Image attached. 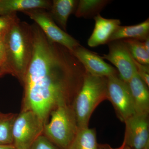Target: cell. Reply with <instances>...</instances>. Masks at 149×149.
I'll return each instance as SVG.
<instances>
[{"label": "cell", "mask_w": 149, "mask_h": 149, "mask_svg": "<svg viewBox=\"0 0 149 149\" xmlns=\"http://www.w3.org/2000/svg\"><path fill=\"white\" fill-rule=\"evenodd\" d=\"M31 26L33 53L22 84L21 109L34 111L45 124L56 107L72 104L85 70L68 49L49 40L36 23Z\"/></svg>", "instance_id": "6da1fadb"}, {"label": "cell", "mask_w": 149, "mask_h": 149, "mask_svg": "<svg viewBox=\"0 0 149 149\" xmlns=\"http://www.w3.org/2000/svg\"><path fill=\"white\" fill-rule=\"evenodd\" d=\"M6 61L8 74L22 85L32 59L33 35L32 26L17 19L4 35Z\"/></svg>", "instance_id": "7a4b0ae2"}, {"label": "cell", "mask_w": 149, "mask_h": 149, "mask_svg": "<svg viewBox=\"0 0 149 149\" xmlns=\"http://www.w3.org/2000/svg\"><path fill=\"white\" fill-rule=\"evenodd\" d=\"M106 99L107 77L94 76L85 71L81 88L72 103L78 129L88 127L93 111Z\"/></svg>", "instance_id": "3957f363"}, {"label": "cell", "mask_w": 149, "mask_h": 149, "mask_svg": "<svg viewBox=\"0 0 149 149\" xmlns=\"http://www.w3.org/2000/svg\"><path fill=\"white\" fill-rule=\"evenodd\" d=\"M44 125L43 135L59 149H68L78 130L72 104H63L50 113Z\"/></svg>", "instance_id": "277c9868"}, {"label": "cell", "mask_w": 149, "mask_h": 149, "mask_svg": "<svg viewBox=\"0 0 149 149\" xmlns=\"http://www.w3.org/2000/svg\"><path fill=\"white\" fill-rule=\"evenodd\" d=\"M45 123L34 111L21 109L17 115L12 133L16 148L29 149L32 143L43 135Z\"/></svg>", "instance_id": "5b68a950"}, {"label": "cell", "mask_w": 149, "mask_h": 149, "mask_svg": "<svg viewBox=\"0 0 149 149\" xmlns=\"http://www.w3.org/2000/svg\"><path fill=\"white\" fill-rule=\"evenodd\" d=\"M22 12L34 20L52 42L63 46L72 53L80 45L77 40L59 27L46 10L36 9Z\"/></svg>", "instance_id": "8992f818"}, {"label": "cell", "mask_w": 149, "mask_h": 149, "mask_svg": "<svg viewBox=\"0 0 149 149\" xmlns=\"http://www.w3.org/2000/svg\"><path fill=\"white\" fill-rule=\"evenodd\" d=\"M107 99L120 120L124 122L136 113L128 83L121 80L118 74L107 77Z\"/></svg>", "instance_id": "52a82bcc"}, {"label": "cell", "mask_w": 149, "mask_h": 149, "mask_svg": "<svg viewBox=\"0 0 149 149\" xmlns=\"http://www.w3.org/2000/svg\"><path fill=\"white\" fill-rule=\"evenodd\" d=\"M124 122L125 124L124 147L128 149L149 148L148 114L135 113Z\"/></svg>", "instance_id": "ba28073f"}, {"label": "cell", "mask_w": 149, "mask_h": 149, "mask_svg": "<svg viewBox=\"0 0 149 149\" xmlns=\"http://www.w3.org/2000/svg\"><path fill=\"white\" fill-rule=\"evenodd\" d=\"M107 44L109 52L101 57L114 65L119 77L128 83L137 72L133 59L128 48L122 40L112 41Z\"/></svg>", "instance_id": "9c48e42d"}, {"label": "cell", "mask_w": 149, "mask_h": 149, "mask_svg": "<svg viewBox=\"0 0 149 149\" xmlns=\"http://www.w3.org/2000/svg\"><path fill=\"white\" fill-rule=\"evenodd\" d=\"M85 71L94 76L108 77L118 74L117 70L104 61L101 56L80 45L72 52Z\"/></svg>", "instance_id": "30bf717a"}, {"label": "cell", "mask_w": 149, "mask_h": 149, "mask_svg": "<svg viewBox=\"0 0 149 149\" xmlns=\"http://www.w3.org/2000/svg\"><path fill=\"white\" fill-rule=\"evenodd\" d=\"M94 19L95 27L88 41V45L91 47L107 44L113 32L121 25L120 19L104 18L100 14Z\"/></svg>", "instance_id": "8fae6325"}, {"label": "cell", "mask_w": 149, "mask_h": 149, "mask_svg": "<svg viewBox=\"0 0 149 149\" xmlns=\"http://www.w3.org/2000/svg\"><path fill=\"white\" fill-rule=\"evenodd\" d=\"M133 99L136 113L148 114V87L141 79L137 72L128 83Z\"/></svg>", "instance_id": "7c38bea8"}, {"label": "cell", "mask_w": 149, "mask_h": 149, "mask_svg": "<svg viewBox=\"0 0 149 149\" xmlns=\"http://www.w3.org/2000/svg\"><path fill=\"white\" fill-rule=\"evenodd\" d=\"M52 2L48 0H0V13L7 14L36 9L49 10Z\"/></svg>", "instance_id": "4fadbf2b"}, {"label": "cell", "mask_w": 149, "mask_h": 149, "mask_svg": "<svg viewBox=\"0 0 149 149\" xmlns=\"http://www.w3.org/2000/svg\"><path fill=\"white\" fill-rule=\"evenodd\" d=\"M52 1L49 13L59 27L65 32L68 18L75 12L78 1L53 0Z\"/></svg>", "instance_id": "5bb4252c"}, {"label": "cell", "mask_w": 149, "mask_h": 149, "mask_svg": "<svg viewBox=\"0 0 149 149\" xmlns=\"http://www.w3.org/2000/svg\"><path fill=\"white\" fill-rule=\"evenodd\" d=\"M149 19L140 24L130 26L120 25L113 32L109 43L112 41L134 39L143 42L149 37Z\"/></svg>", "instance_id": "9a60e30c"}, {"label": "cell", "mask_w": 149, "mask_h": 149, "mask_svg": "<svg viewBox=\"0 0 149 149\" xmlns=\"http://www.w3.org/2000/svg\"><path fill=\"white\" fill-rule=\"evenodd\" d=\"M68 149H99L95 129L88 127L78 129Z\"/></svg>", "instance_id": "2e32d148"}, {"label": "cell", "mask_w": 149, "mask_h": 149, "mask_svg": "<svg viewBox=\"0 0 149 149\" xmlns=\"http://www.w3.org/2000/svg\"><path fill=\"white\" fill-rule=\"evenodd\" d=\"M111 2L109 0L78 1L74 12L75 15L77 17L94 18Z\"/></svg>", "instance_id": "e0dca14e"}, {"label": "cell", "mask_w": 149, "mask_h": 149, "mask_svg": "<svg viewBox=\"0 0 149 149\" xmlns=\"http://www.w3.org/2000/svg\"><path fill=\"white\" fill-rule=\"evenodd\" d=\"M16 113H3L0 116V146L13 145L12 129Z\"/></svg>", "instance_id": "ac0fdd59"}, {"label": "cell", "mask_w": 149, "mask_h": 149, "mask_svg": "<svg viewBox=\"0 0 149 149\" xmlns=\"http://www.w3.org/2000/svg\"><path fill=\"white\" fill-rule=\"evenodd\" d=\"M122 40L125 43L134 60L140 64L149 65V54L145 49L143 42L134 39Z\"/></svg>", "instance_id": "d6986e66"}, {"label": "cell", "mask_w": 149, "mask_h": 149, "mask_svg": "<svg viewBox=\"0 0 149 149\" xmlns=\"http://www.w3.org/2000/svg\"><path fill=\"white\" fill-rule=\"evenodd\" d=\"M18 18L16 13L7 14L0 13V34L6 33Z\"/></svg>", "instance_id": "ffe728a7"}, {"label": "cell", "mask_w": 149, "mask_h": 149, "mask_svg": "<svg viewBox=\"0 0 149 149\" xmlns=\"http://www.w3.org/2000/svg\"><path fill=\"white\" fill-rule=\"evenodd\" d=\"M29 149H59L45 136H40Z\"/></svg>", "instance_id": "44dd1931"}, {"label": "cell", "mask_w": 149, "mask_h": 149, "mask_svg": "<svg viewBox=\"0 0 149 149\" xmlns=\"http://www.w3.org/2000/svg\"><path fill=\"white\" fill-rule=\"evenodd\" d=\"M134 61L137 74L141 79L149 86V65L140 64L136 61Z\"/></svg>", "instance_id": "7402d4cb"}, {"label": "cell", "mask_w": 149, "mask_h": 149, "mask_svg": "<svg viewBox=\"0 0 149 149\" xmlns=\"http://www.w3.org/2000/svg\"><path fill=\"white\" fill-rule=\"evenodd\" d=\"M4 35V34H0V63L5 67V65L6 61V54Z\"/></svg>", "instance_id": "603a6c76"}, {"label": "cell", "mask_w": 149, "mask_h": 149, "mask_svg": "<svg viewBox=\"0 0 149 149\" xmlns=\"http://www.w3.org/2000/svg\"><path fill=\"white\" fill-rule=\"evenodd\" d=\"M7 74H8V72L5 67L1 63H0V77Z\"/></svg>", "instance_id": "cb8c5ba5"}, {"label": "cell", "mask_w": 149, "mask_h": 149, "mask_svg": "<svg viewBox=\"0 0 149 149\" xmlns=\"http://www.w3.org/2000/svg\"><path fill=\"white\" fill-rule=\"evenodd\" d=\"M142 42H143V45L145 49H146L147 52L149 54V37Z\"/></svg>", "instance_id": "d4e9b609"}, {"label": "cell", "mask_w": 149, "mask_h": 149, "mask_svg": "<svg viewBox=\"0 0 149 149\" xmlns=\"http://www.w3.org/2000/svg\"><path fill=\"white\" fill-rule=\"evenodd\" d=\"M0 149H16L13 145H2L0 146Z\"/></svg>", "instance_id": "484cf974"}, {"label": "cell", "mask_w": 149, "mask_h": 149, "mask_svg": "<svg viewBox=\"0 0 149 149\" xmlns=\"http://www.w3.org/2000/svg\"><path fill=\"white\" fill-rule=\"evenodd\" d=\"M99 149H114L112 148L108 145H104V146H99ZM120 149H123L121 148Z\"/></svg>", "instance_id": "4316f807"}, {"label": "cell", "mask_w": 149, "mask_h": 149, "mask_svg": "<svg viewBox=\"0 0 149 149\" xmlns=\"http://www.w3.org/2000/svg\"><path fill=\"white\" fill-rule=\"evenodd\" d=\"M2 113H2L0 111V116H1V115L2 114Z\"/></svg>", "instance_id": "83f0119b"}, {"label": "cell", "mask_w": 149, "mask_h": 149, "mask_svg": "<svg viewBox=\"0 0 149 149\" xmlns=\"http://www.w3.org/2000/svg\"><path fill=\"white\" fill-rule=\"evenodd\" d=\"M16 149H24L20 148H16Z\"/></svg>", "instance_id": "f1b7e54d"}, {"label": "cell", "mask_w": 149, "mask_h": 149, "mask_svg": "<svg viewBox=\"0 0 149 149\" xmlns=\"http://www.w3.org/2000/svg\"><path fill=\"white\" fill-rule=\"evenodd\" d=\"M146 149H149V148H148Z\"/></svg>", "instance_id": "f546056e"}]
</instances>
